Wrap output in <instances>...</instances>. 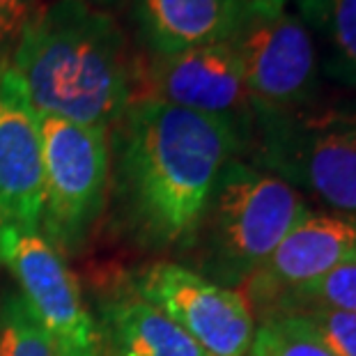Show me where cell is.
Here are the masks:
<instances>
[{
  "label": "cell",
  "instance_id": "1",
  "mask_svg": "<svg viewBox=\"0 0 356 356\" xmlns=\"http://www.w3.org/2000/svg\"><path fill=\"white\" fill-rule=\"evenodd\" d=\"M115 216L145 251H177L225 163L246 149L230 122L136 99L108 131Z\"/></svg>",
  "mask_w": 356,
  "mask_h": 356
},
{
  "label": "cell",
  "instance_id": "2",
  "mask_svg": "<svg viewBox=\"0 0 356 356\" xmlns=\"http://www.w3.org/2000/svg\"><path fill=\"white\" fill-rule=\"evenodd\" d=\"M42 115L111 131L138 92L140 63L122 28L88 0H53L33 14L12 56Z\"/></svg>",
  "mask_w": 356,
  "mask_h": 356
},
{
  "label": "cell",
  "instance_id": "3",
  "mask_svg": "<svg viewBox=\"0 0 356 356\" xmlns=\"http://www.w3.org/2000/svg\"><path fill=\"white\" fill-rule=\"evenodd\" d=\"M308 211L297 188L234 156L218 172L200 218L175 253L202 278L239 290Z\"/></svg>",
  "mask_w": 356,
  "mask_h": 356
},
{
  "label": "cell",
  "instance_id": "4",
  "mask_svg": "<svg viewBox=\"0 0 356 356\" xmlns=\"http://www.w3.org/2000/svg\"><path fill=\"white\" fill-rule=\"evenodd\" d=\"M246 149H253L257 168L356 221V104L313 102L255 113Z\"/></svg>",
  "mask_w": 356,
  "mask_h": 356
},
{
  "label": "cell",
  "instance_id": "5",
  "mask_svg": "<svg viewBox=\"0 0 356 356\" xmlns=\"http://www.w3.org/2000/svg\"><path fill=\"white\" fill-rule=\"evenodd\" d=\"M42 161L44 204L40 232L63 255L76 253L108 202V131L42 115Z\"/></svg>",
  "mask_w": 356,
  "mask_h": 356
},
{
  "label": "cell",
  "instance_id": "6",
  "mask_svg": "<svg viewBox=\"0 0 356 356\" xmlns=\"http://www.w3.org/2000/svg\"><path fill=\"white\" fill-rule=\"evenodd\" d=\"M0 264L17 278L19 294L60 356H102L95 313L63 253L40 228L0 225Z\"/></svg>",
  "mask_w": 356,
  "mask_h": 356
},
{
  "label": "cell",
  "instance_id": "7",
  "mask_svg": "<svg viewBox=\"0 0 356 356\" xmlns=\"http://www.w3.org/2000/svg\"><path fill=\"white\" fill-rule=\"evenodd\" d=\"M255 113H280L317 99V51L304 21L285 7L248 5L230 37Z\"/></svg>",
  "mask_w": 356,
  "mask_h": 356
},
{
  "label": "cell",
  "instance_id": "8",
  "mask_svg": "<svg viewBox=\"0 0 356 356\" xmlns=\"http://www.w3.org/2000/svg\"><path fill=\"white\" fill-rule=\"evenodd\" d=\"M136 99H154L223 120L241 134L246 147L251 143L255 108L230 40L140 63Z\"/></svg>",
  "mask_w": 356,
  "mask_h": 356
},
{
  "label": "cell",
  "instance_id": "9",
  "mask_svg": "<svg viewBox=\"0 0 356 356\" xmlns=\"http://www.w3.org/2000/svg\"><path fill=\"white\" fill-rule=\"evenodd\" d=\"M129 285L161 308L209 356H246L255 336V317L241 290L216 285L177 262L138 269Z\"/></svg>",
  "mask_w": 356,
  "mask_h": 356
},
{
  "label": "cell",
  "instance_id": "10",
  "mask_svg": "<svg viewBox=\"0 0 356 356\" xmlns=\"http://www.w3.org/2000/svg\"><path fill=\"white\" fill-rule=\"evenodd\" d=\"M42 115L12 60L0 58V225L40 228Z\"/></svg>",
  "mask_w": 356,
  "mask_h": 356
},
{
  "label": "cell",
  "instance_id": "11",
  "mask_svg": "<svg viewBox=\"0 0 356 356\" xmlns=\"http://www.w3.org/2000/svg\"><path fill=\"white\" fill-rule=\"evenodd\" d=\"M356 262V221L336 214H308L294 225L244 285L248 304L264 313L276 299Z\"/></svg>",
  "mask_w": 356,
  "mask_h": 356
},
{
  "label": "cell",
  "instance_id": "12",
  "mask_svg": "<svg viewBox=\"0 0 356 356\" xmlns=\"http://www.w3.org/2000/svg\"><path fill=\"white\" fill-rule=\"evenodd\" d=\"M95 322L102 356H209L129 280L97 301Z\"/></svg>",
  "mask_w": 356,
  "mask_h": 356
},
{
  "label": "cell",
  "instance_id": "13",
  "mask_svg": "<svg viewBox=\"0 0 356 356\" xmlns=\"http://www.w3.org/2000/svg\"><path fill=\"white\" fill-rule=\"evenodd\" d=\"M246 10V0H134V21L152 56H172L228 42Z\"/></svg>",
  "mask_w": 356,
  "mask_h": 356
},
{
  "label": "cell",
  "instance_id": "14",
  "mask_svg": "<svg viewBox=\"0 0 356 356\" xmlns=\"http://www.w3.org/2000/svg\"><path fill=\"white\" fill-rule=\"evenodd\" d=\"M299 10L324 42V72L356 90V0H301Z\"/></svg>",
  "mask_w": 356,
  "mask_h": 356
},
{
  "label": "cell",
  "instance_id": "15",
  "mask_svg": "<svg viewBox=\"0 0 356 356\" xmlns=\"http://www.w3.org/2000/svg\"><path fill=\"white\" fill-rule=\"evenodd\" d=\"M246 356H333L299 317L285 310L264 313Z\"/></svg>",
  "mask_w": 356,
  "mask_h": 356
},
{
  "label": "cell",
  "instance_id": "16",
  "mask_svg": "<svg viewBox=\"0 0 356 356\" xmlns=\"http://www.w3.org/2000/svg\"><path fill=\"white\" fill-rule=\"evenodd\" d=\"M0 356H60L19 292L0 299Z\"/></svg>",
  "mask_w": 356,
  "mask_h": 356
},
{
  "label": "cell",
  "instance_id": "17",
  "mask_svg": "<svg viewBox=\"0 0 356 356\" xmlns=\"http://www.w3.org/2000/svg\"><path fill=\"white\" fill-rule=\"evenodd\" d=\"M299 306L338 308L345 310V313L356 315V262L343 264V267L329 271V274L313 280V283H306L297 287V290L283 294L264 313H271V310H290Z\"/></svg>",
  "mask_w": 356,
  "mask_h": 356
},
{
  "label": "cell",
  "instance_id": "18",
  "mask_svg": "<svg viewBox=\"0 0 356 356\" xmlns=\"http://www.w3.org/2000/svg\"><path fill=\"white\" fill-rule=\"evenodd\" d=\"M285 313L299 317L333 356H356V315L338 308L299 306Z\"/></svg>",
  "mask_w": 356,
  "mask_h": 356
},
{
  "label": "cell",
  "instance_id": "19",
  "mask_svg": "<svg viewBox=\"0 0 356 356\" xmlns=\"http://www.w3.org/2000/svg\"><path fill=\"white\" fill-rule=\"evenodd\" d=\"M35 12V0H0V51L17 44Z\"/></svg>",
  "mask_w": 356,
  "mask_h": 356
},
{
  "label": "cell",
  "instance_id": "20",
  "mask_svg": "<svg viewBox=\"0 0 356 356\" xmlns=\"http://www.w3.org/2000/svg\"><path fill=\"white\" fill-rule=\"evenodd\" d=\"M248 5H257V7H283L285 0H246Z\"/></svg>",
  "mask_w": 356,
  "mask_h": 356
},
{
  "label": "cell",
  "instance_id": "21",
  "mask_svg": "<svg viewBox=\"0 0 356 356\" xmlns=\"http://www.w3.org/2000/svg\"><path fill=\"white\" fill-rule=\"evenodd\" d=\"M88 3H92V5H115V3H122V0H88Z\"/></svg>",
  "mask_w": 356,
  "mask_h": 356
}]
</instances>
